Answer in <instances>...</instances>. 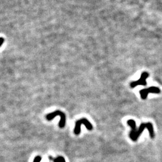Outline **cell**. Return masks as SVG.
<instances>
[{
    "label": "cell",
    "instance_id": "obj_1",
    "mask_svg": "<svg viewBox=\"0 0 162 162\" xmlns=\"http://www.w3.org/2000/svg\"><path fill=\"white\" fill-rule=\"evenodd\" d=\"M127 124L132 129L131 132H130V135H129L130 138L134 142L137 141L138 139L139 138L140 135L142 134V133L143 132V131L145 129H148L151 138L153 139L155 137V134H154V132L153 126H152V124L151 123H142V124L140 125L138 129H137L136 122L133 120H129L127 121Z\"/></svg>",
    "mask_w": 162,
    "mask_h": 162
},
{
    "label": "cell",
    "instance_id": "obj_4",
    "mask_svg": "<svg viewBox=\"0 0 162 162\" xmlns=\"http://www.w3.org/2000/svg\"><path fill=\"white\" fill-rule=\"evenodd\" d=\"M160 91H161L158 88L155 87H149L148 88L141 90L139 91V93H140V95L141 96L142 99L145 100V99H146L148 94H149V93L159 94V93H160Z\"/></svg>",
    "mask_w": 162,
    "mask_h": 162
},
{
    "label": "cell",
    "instance_id": "obj_7",
    "mask_svg": "<svg viewBox=\"0 0 162 162\" xmlns=\"http://www.w3.org/2000/svg\"><path fill=\"white\" fill-rule=\"evenodd\" d=\"M57 159H58V160L59 162H66V160H65L64 158L63 157H61V156L58 157Z\"/></svg>",
    "mask_w": 162,
    "mask_h": 162
},
{
    "label": "cell",
    "instance_id": "obj_9",
    "mask_svg": "<svg viewBox=\"0 0 162 162\" xmlns=\"http://www.w3.org/2000/svg\"><path fill=\"white\" fill-rule=\"evenodd\" d=\"M4 42V39L3 38H0V46H1Z\"/></svg>",
    "mask_w": 162,
    "mask_h": 162
},
{
    "label": "cell",
    "instance_id": "obj_2",
    "mask_svg": "<svg viewBox=\"0 0 162 162\" xmlns=\"http://www.w3.org/2000/svg\"><path fill=\"white\" fill-rule=\"evenodd\" d=\"M57 116H59L61 117V120L59 123V127L60 128H63L66 124V115L64 112L60 111H56L55 112L47 114L46 115V119L48 121H50Z\"/></svg>",
    "mask_w": 162,
    "mask_h": 162
},
{
    "label": "cell",
    "instance_id": "obj_6",
    "mask_svg": "<svg viewBox=\"0 0 162 162\" xmlns=\"http://www.w3.org/2000/svg\"><path fill=\"white\" fill-rule=\"evenodd\" d=\"M41 160V157L40 156H37L34 158L33 162H40Z\"/></svg>",
    "mask_w": 162,
    "mask_h": 162
},
{
    "label": "cell",
    "instance_id": "obj_5",
    "mask_svg": "<svg viewBox=\"0 0 162 162\" xmlns=\"http://www.w3.org/2000/svg\"><path fill=\"white\" fill-rule=\"evenodd\" d=\"M149 76V74L148 72H143L141 76L140 79L137 81H134L131 82L130 87L133 88L138 85H146V79Z\"/></svg>",
    "mask_w": 162,
    "mask_h": 162
},
{
    "label": "cell",
    "instance_id": "obj_3",
    "mask_svg": "<svg viewBox=\"0 0 162 162\" xmlns=\"http://www.w3.org/2000/svg\"><path fill=\"white\" fill-rule=\"evenodd\" d=\"M82 124L85 125L88 130H92L93 129L92 124L89 122L88 120H87L86 118H82L77 121L76 123V126L74 130V133L75 135H78L81 133V126Z\"/></svg>",
    "mask_w": 162,
    "mask_h": 162
},
{
    "label": "cell",
    "instance_id": "obj_8",
    "mask_svg": "<svg viewBox=\"0 0 162 162\" xmlns=\"http://www.w3.org/2000/svg\"><path fill=\"white\" fill-rule=\"evenodd\" d=\"M49 158L50 160H52L53 162H59L58 160V159H57V158H53L51 156H49Z\"/></svg>",
    "mask_w": 162,
    "mask_h": 162
}]
</instances>
